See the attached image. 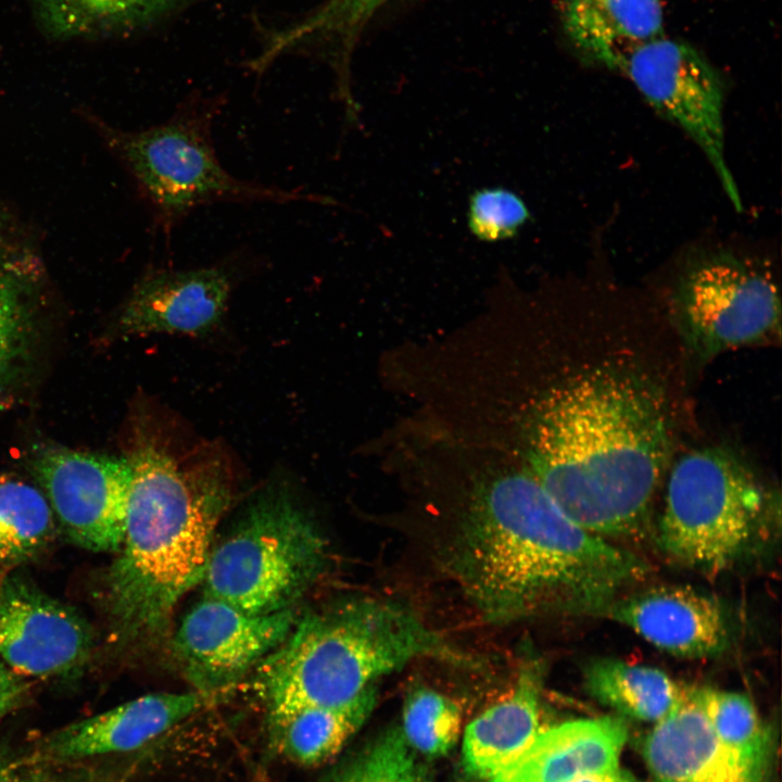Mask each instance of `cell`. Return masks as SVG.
<instances>
[{
    "label": "cell",
    "mask_w": 782,
    "mask_h": 782,
    "mask_svg": "<svg viewBox=\"0 0 782 782\" xmlns=\"http://www.w3.org/2000/svg\"><path fill=\"white\" fill-rule=\"evenodd\" d=\"M443 564L489 621L600 615L645 563L570 520L527 471L474 483L442 545Z\"/></svg>",
    "instance_id": "1"
},
{
    "label": "cell",
    "mask_w": 782,
    "mask_h": 782,
    "mask_svg": "<svg viewBox=\"0 0 782 782\" xmlns=\"http://www.w3.org/2000/svg\"><path fill=\"white\" fill-rule=\"evenodd\" d=\"M135 443L125 535L102 591L111 636L128 645L159 634L202 582L236 478L226 444L168 408L147 417Z\"/></svg>",
    "instance_id": "2"
},
{
    "label": "cell",
    "mask_w": 782,
    "mask_h": 782,
    "mask_svg": "<svg viewBox=\"0 0 782 782\" xmlns=\"http://www.w3.org/2000/svg\"><path fill=\"white\" fill-rule=\"evenodd\" d=\"M535 408L527 471L559 509L602 538L644 530L671 447L660 390L632 373L594 368Z\"/></svg>",
    "instance_id": "3"
},
{
    "label": "cell",
    "mask_w": 782,
    "mask_h": 782,
    "mask_svg": "<svg viewBox=\"0 0 782 782\" xmlns=\"http://www.w3.org/2000/svg\"><path fill=\"white\" fill-rule=\"evenodd\" d=\"M418 658L471 663L396 602L351 600L306 615L257 665L270 730L305 707L346 704Z\"/></svg>",
    "instance_id": "4"
},
{
    "label": "cell",
    "mask_w": 782,
    "mask_h": 782,
    "mask_svg": "<svg viewBox=\"0 0 782 782\" xmlns=\"http://www.w3.org/2000/svg\"><path fill=\"white\" fill-rule=\"evenodd\" d=\"M769 499L730 452L692 451L672 467L657 541L674 562L716 575L741 559L765 529Z\"/></svg>",
    "instance_id": "5"
},
{
    "label": "cell",
    "mask_w": 782,
    "mask_h": 782,
    "mask_svg": "<svg viewBox=\"0 0 782 782\" xmlns=\"http://www.w3.org/2000/svg\"><path fill=\"white\" fill-rule=\"evenodd\" d=\"M326 565L320 532L283 492L260 496L212 547L203 591L250 615L291 609Z\"/></svg>",
    "instance_id": "6"
},
{
    "label": "cell",
    "mask_w": 782,
    "mask_h": 782,
    "mask_svg": "<svg viewBox=\"0 0 782 782\" xmlns=\"http://www.w3.org/2000/svg\"><path fill=\"white\" fill-rule=\"evenodd\" d=\"M218 104H186L164 123L112 137L114 147L171 235L195 209L217 202H321L323 197L242 180L224 168L212 138Z\"/></svg>",
    "instance_id": "7"
},
{
    "label": "cell",
    "mask_w": 782,
    "mask_h": 782,
    "mask_svg": "<svg viewBox=\"0 0 782 782\" xmlns=\"http://www.w3.org/2000/svg\"><path fill=\"white\" fill-rule=\"evenodd\" d=\"M619 73L694 140L741 211L740 191L726 160L724 88L710 63L692 46L661 36L636 48Z\"/></svg>",
    "instance_id": "8"
},
{
    "label": "cell",
    "mask_w": 782,
    "mask_h": 782,
    "mask_svg": "<svg viewBox=\"0 0 782 782\" xmlns=\"http://www.w3.org/2000/svg\"><path fill=\"white\" fill-rule=\"evenodd\" d=\"M676 304L684 335L702 356L756 343L779 328L772 279L731 254L695 264L678 288Z\"/></svg>",
    "instance_id": "9"
},
{
    "label": "cell",
    "mask_w": 782,
    "mask_h": 782,
    "mask_svg": "<svg viewBox=\"0 0 782 782\" xmlns=\"http://www.w3.org/2000/svg\"><path fill=\"white\" fill-rule=\"evenodd\" d=\"M35 468L66 538L85 550L117 553L133 479L127 458L53 450L43 453Z\"/></svg>",
    "instance_id": "10"
},
{
    "label": "cell",
    "mask_w": 782,
    "mask_h": 782,
    "mask_svg": "<svg viewBox=\"0 0 782 782\" xmlns=\"http://www.w3.org/2000/svg\"><path fill=\"white\" fill-rule=\"evenodd\" d=\"M295 622L292 608L250 615L204 595L182 619L174 651L205 697L238 682L287 639Z\"/></svg>",
    "instance_id": "11"
},
{
    "label": "cell",
    "mask_w": 782,
    "mask_h": 782,
    "mask_svg": "<svg viewBox=\"0 0 782 782\" xmlns=\"http://www.w3.org/2000/svg\"><path fill=\"white\" fill-rule=\"evenodd\" d=\"M86 620L18 575L0 584V659L24 678H68L90 657Z\"/></svg>",
    "instance_id": "12"
},
{
    "label": "cell",
    "mask_w": 782,
    "mask_h": 782,
    "mask_svg": "<svg viewBox=\"0 0 782 782\" xmlns=\"http://www.w3.org/2000/svg\"><path fill=\"white\" fill-rule=\"evenodd\" d=\"M232 278L226 263L191 269H151L123 307L118 330L127 336H204L217 327L227 311Z\"/></svg>",
    "instance_id": "13"
},
{
    "label": "cell",
    "mask_w": 782,
    "mask_h": 782,
    "mask_svg": "<svg viewBox=\"0 0 782 782\" xmlns=\"http://www.w3.org/2000/svg\"><path fill=\"white\" fill-rule=\"evenodd\" d=\"M198 692L147 694L110 710L70 723L46 736L27 756L52 765L137 749L198 711Z\"/></svg>",
    "instance_id": "14"
},
{
    "label": "cell",
    "mask_w": 782,
    "mask_h": 782,
    "mask_svg": "<svg viewBox=\"0 0 782 782\" xmlns=\"http://www.w3.org/2000/svg\"><path fill=\"white\" fill-rule=\"evenodd\" d=\"M602 615L677 657L716 656L729 642L727 616L720 602L689 585H657L615 598Z\"/></svg>",
    "instance_id": "15"
},
{
    "label": "cell",
    "mask_w": 782,
    "mask_h": 782,
    "mask_svg": "<svg viewBox=\"0 0 782 782\" xmlns=\"http://www.w3.org/2000/svg\"><path fill=\"white\" fill-rule=\"evenodd\" d=\"M642 753L655 782H766L721 743L691 690L656 722Z\"/></svg>",
    "instance_id": "16"
},
{
    "label": "cell",
    "mask_w": 782,
    "mask_h": 782,
    "mask_svg": "<svg viewBox=\"0 0 782 782\" xmlns=\"http://www.w3.org/2000/svg\"><path fill=\"white\" fill-rule=\"evenodd\" d=\"M628 737L620 717L567 721L540 731L504 769L487 782H568L619 766Z\"/></svg>",
    "instance_id": "17"
},
{
    "label": "cell",
    "mask_w": 782,
    "mask_h": 782,
    "mask_svg": "<svg viewBox=\"0 0 782 782\" xmlns=\"http://www.w3.org/2000/svg\"><path fill=\"white\" fill-rule=\"evenodd\" d=\"M559 17L584 60L617 72L636 48L664 36L661 0H560Z\"/></svg>",
    "instance_id": "18"
},
{
    "label": "cell",
    "mask_w": 782,
    "mask_h": 782,
    "mask_svg": "<svg viewBox=\"0 0 782 782\" xmlns=\"http://www.w3.org/2000/svg\"><path fill=\"white\" fill-rule=\"evenodd\" d=\"M541 667L522 669L513 691L477 716L463 737L466 772L489 781L509 765L540 732Z\"/></svg>",
    "instance_id": "19"
},
{
    "label": "cell",
    "mask_w": 782,
    "mask_h": 782,
    "mask_svg": "<svg viewBox=\"0 0 782 782\" xmlns=\"http://www.w3.org/2000/svg\"><path fill=\"white\" fill-rule=\"evenodd\" d=\"M390 0H326L304 20L278 33L263 52L250 63L258 73L302 42L316 41L331 49L339 76V96L344 105L353 104L349 63L355 43L377 10Z\"/></svg>",
    "instance_id": "20"
},
{
    "label": "cell",
    "mask_w": 782,
    "mask_h": 782,
    "mask_svg": "<svg viewBox=\"0 0 782 782\" xmlns=\"http://www.w3.org/2000/svg\"><path fill=\"white\" fill-rule=\"evenodd\" d=\"M374 684L346 704L298 710L272 729L279 752L301 766H317L336 756L369 717L376 704Z\"/></svg>",
    "instance_id": "21"
},
{
    "label": "cell",
    "mask_w": 782,
    "mask_h": 782,
    "mask_svg": "<svg viewBox=\"0 0 782 782\" xmlns=\"http://www.w3.org/2000/svg\"><path fill=\"white\" fill-rule=\"evenodd\" d=\"M583 680L589 695L600 704L639 721H659L683 691L658 668L608 657L591 660Z\"/></svg>",
    "instance_id": "22"
},
{
    "label": "cell",
    "mask_w": 782,
    "mask_h": 782,
    "mask_svg": "<svg viewBox=\"0 0 782 782\" xmlns=\"http://www.w3.org/2000/svg\"><path fill=\"white\" fill-rule=\"evenodd\" d=\"M691 691L721 743L752 773L767 782L772 739L753 702L737 692L711 688Z\"/></svg>",
    "instance_id": "23"
},
{
    "label": "cell",
    "mask_w": 782,
    "mask_h": 782,
    "mask_svg": "<svg viewBox=\"0 0 782 782\" xmlns=\"http://www.w3.org/2000/svg\"><path fill=\"white\" fill-rule=\"evenodd\" d=\"M54 531L47 497L33 485L0 480V564L18 566L38 556Z\"/></svg>",
    "instance_id": "24"
},
{
    "label": "cell",
    "mask_w": 782,
    "mask_h": 782,
    "mask_svg": "<svg viewBox=\"0 0 782 782\" xmlns=\"http://www.w3.org/2000/svg\"><path fill=\"white\" fill-rule=\"evenodd\" d=\"M179 0H36L46 27L59 36L136 26L174 9Z\"/></svg>",
    "instance_id": "25"
},
{
    "label": "cell",
    "mask_w": 782,
    "mask_h": 782,
    "mask_svg": "<svg viewBox=\"0 0 782 782\" xmlns=\"http://www.w3.org/2000/svg\"><path fill=\"white\" fill-rule=\"evenodd\" d=\"M462 710L451 697L426 686L413 689L404 703L402 735L411 748L443 756L457 743Z\"/></svg>",
    "instance_id": "26"
},
{
    "label": "cell",
    "mask_w": 782,
    "mask_h": 782,
    "mask_svg": "<svg viewBox=\"0 0 782 782\" xmlns=\"http://www.w3.org/2000/svg\"><path fill=\"white\" fill-rule=\"evenodd\" d=\"M325 782H429L400 731H389Z\"/></svg>",
    "instance_id": "27"
},
{
    "label": "cell",
    "mask_w": 782,
    "mask_h": 782,
    "mask_svg": "<svg viewBox=\"0 0 782 782\" xmlns=\"http://www.w3.org/2000/svg\"><path fill=\"white\" fill-rule=\"evenodd\" d=\"M467 226L479 241L493 243L513 239L530 220L524 199L506 187L475 190L468 200Z\"/></svg>",
    "instance_id": "28"
},
{
    "label": "cell",
    "mask_w": 782,
    "mask_h": 782,
    "mask_svg": "<svg viewBox=\"0 0 782 782\" xmlns=\"http://www.w3.org/2000/svg\"><path fill=\"white\" fill-rule=\"evenodd\" d=\"M0 782H96L86 767L52 765L0 753Z\"/></svg>",
    "instance_id": "29"
},
{
    "label": "cell",
    "mask_w": 782,
    "mask_h": 782,
    "mask_svg": "<svg viewBox=\"0 0 782 782\" xmlns=\"http://www.w3.org/2000/svg\"><path fill=\"white\" fill-rule=\"evenodd\" d=\"M21 321L18 289L0 263V377L15 348Z\"/></svg>",
    "instance_id": "30"
},
{
    "label": "cell",
    "mask_w": 782,
    "mask_h": 782,
    "mask_svg": "<svg viewBox=\"0 0 782 782\" xmlns=\"http://www.w3.org/2000/svg\"><path fill=\"white\" fill-rule=\"evenodd\" d=\"M27 693L26 678L15 673L0 659V721L24 702Z\"/></svg>",
    "instance_id": "31"
},
{
    "label": "cell",
    "mask_w": 782,
    "mask_h": 782,
    "mask_svg": "<svg viewBox=\"0 0 782 782\" xmlns=\"http://www.w3.org/2000/svg\"><path fill=\"white\" fill-rule=\"evenodd\" d=\"M568 782H640V780L618 766L613 769L583 774Z\"/></svg>",
    "instance_id": "32"
},
{
    "label": "cell",
    "mask_w": 782,
    "mask_h": 782,
    "mask_svg": "<svg viewBox=\"0 0 782 782\" xmlns=\"http://www.w3.org/2000/svg\"><path fill=\"white\" fill-rule=\"evenodd\" d=\"M0 235H1V222H0Z\"/></svg>",
    "instance_id": "33"
}]
</instances>
